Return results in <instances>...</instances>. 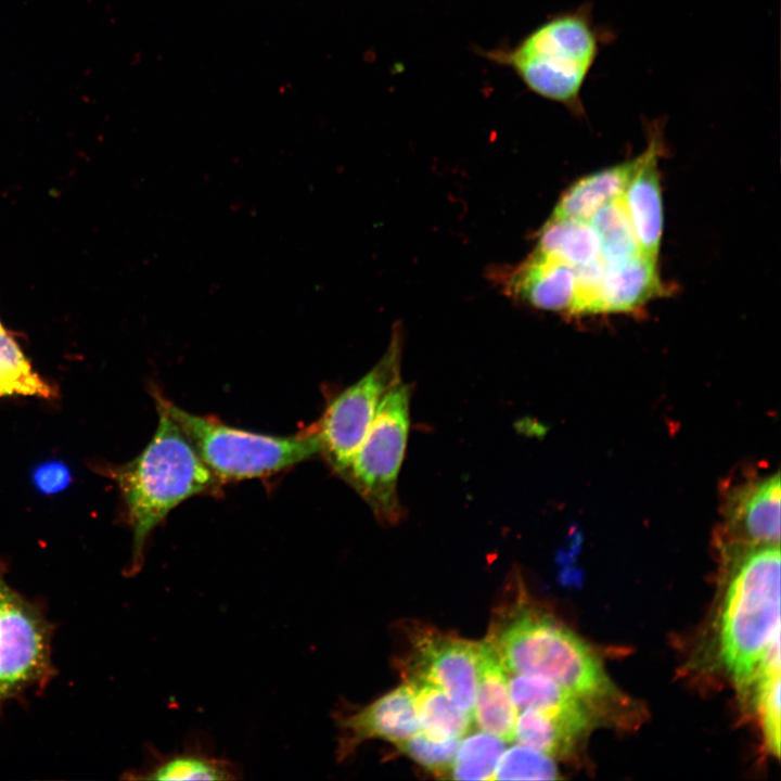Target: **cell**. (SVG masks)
Wrapping results in <instances>:
<instances>
[{"instance_id":"7a4b0ae2","label":"cell","mask_w":781,"mask_h":781,"mask_svg":"<svg viewBox=\"0 0 781 781\" xmlns=\"http://www.w3.org/2000/svg\"><path fill=\"white\" fill-rule=\"evenodd\" d=\"M485 640L510 674L547 678L587 701L615 694L589 645L522 598L494 617Z\"/></svg>"},{"instance_id":"e0dca14e","label":"cell","mask_w":781,"mask_h":781,"mask_svg":"<svg viewBox=\"0 0 781 781\" xmlns=\"http://www.w3.org/2000/svg\"><path fill=\"white\" fill-rule=\"evenodd\" d=\"M141 780H234L241 778L239 768L230 760L216 756L199 739L183 748L162 754L153 751L150 764L135 772Z\"/></svg>"},{"instance_id":"9a60e30c","label":"cell","mask_w":781,"mask_h":781,"mask_svg":"<svg viewBox=\"0 0 781 781\" xmlns=\"http://www.w3.org/2000/svg\"><path fill=\"white\" fill-rule=\"evenodd\" d=\"M657 258L641 252L615 263H604L601 312H629L662 294Z\"/></svg>"},{"instance_id":"5b68a950","label":"cell","mask_w":781,"mask_h":781,"mask_svg":"<svg viewBox=\"0 0 781 781\" xmlns=\"http://www.w3.org/2000/svg\"><path fill=\"white\" fill-rule=\"evenodd\" d=\"M154 397L176 421L217 479L271 475L320 453L313 428L292 436L265 435L190 413L157 392Z\"/></svg>"},{"instance_id":"44dd1931","label":"cell","mask_w":781,"mask_h":781,"mask_svg":"<svg viewBox=\"0 0 781 781\" xmlns=\"http://www.w3.org/2000/svg\"><path fill=\"white\" fill-rule=\"evenodd\" d=\"M780 637L765 652L750 687H754L756 710L766 747L780 754ZM748 687V688H750Z\"/></svg>"},{"instance_id":"4316f807","label":"cell","mask_w":781,"mask_h":781,"mask_svg":"<svg viewBox=\"0 0 781 781\" xmlns=\"http://www.w3.org/2000/svg\"><path fill=\"white\" fill-rule=\"evenodd\" d=\"M461 738L440 740L418 731L395 744L398 750L434 773L449 772Z\"/></svg>"},{"instance_id":"3957f363","label":"cell","mask_w":781,"mask_h":781,"mask_svg":"<svg viewBox=\"0 0 781 781\" xmlns=\"http://www.w3.org/2000/svg\"><path fill=\"white\" fill-rule=\"evenodd\" d=\"M780 545H735L718 624L721 662L748 689L770 644L780 637Z\"/></svg>"},{"instance_id":"6da1fadb","label":"cell","mask_w":781,"mask_h":781,"mask_svg":"<svg viewBox=\"0 0 781 781\" xmlns=\"http://www.w3.org/2000/svg\"><path fill=\"white\" fill-rule=\"evenodd\" d=\"M156 408L158 424L150 443L112 474L121 490L132 532L129 575L140 571L146 541L167 514L188 498L210 491L218 481L158 401Z\"/></svg>"},{"instance_id":"d4e9b609","label":"cell","mask_w":781,"mask_h":781,"mask_svg":"<svg viewBox=\"0 0 781 781\" xmlns=\"http://www.w3.org/2000/svg\"><path fill=\"white\" fill-rule=\"evenodd\" d=\"M505 751L504 741L481 731L461 740L450 769L457 780H492L500 757Z\"/></svg>"},{"instance_id":"8992f818","label":"cell","mask_w":781,"mask_h":781,"mask_svg":"<svg viewBox=\"0 0 781 781\" xmlns=\"http://www.w3.org/2000/svg\"><path fill=\"white\" fill-rule=\"evenodd\" d=\"M410 389L396 384L383 397L375 418L344 477L382 522L401 514L397 479L409 434Z\"/></svg>"},{"instance_id":"7c38bea8","label":"cell","mask_w":781,"mask_h":781,"mask_svg":"<svg viewBox=\"0 0 781 781\" xmlns=\"http://www.w3.org/2000/svg\"><path fill=\"white\" fill-rule=\"evenodd\" d=\"M503 281L505 292L535 308L572 312L575 292V267L547 254L534 251L509 270Z\"/></svg>"},{"instance_id":"603a6c76","label":"cell","mask_w":781,"mask_h":781,"mask_svg":"<svg viewBox=\"0 0 781 781\" xmlns=\"http://www.w3.org/2000/svg\"><path fill=\"white\" fill-rule=\"evenodd\" d=\"M35 396L51 399L55 389L31 367L5 329L0 331V397Z\"/></svg>"},{"instance_id":"484cf974","label":"cell","mask_w":781,"mask_h":781,"mask_svg":"<svg viewBox=\"0 0 781 781\" xmlns=\"http://www.w3.org/2000/svg\"><path fill=\"white\" fill-rule=\"evenodd\" d=\"M559 770L554 758L530 746L518 744L503 752L492 780H554Z\"/></svg>"},{"instance_id":"f1b7e54d","label":"cell","mask_w":781,"mask_h":781,"mask_svg":"<svg viewBox=\"0 0 781 781\" xmlns=\"http://www.w3.org/2000/svg\"><path fill=\"white\" fill-rule=\"evenodd\" d=\"M71 474L67 466L60 462H47L38 466L33 475L35 486L43 494H54L65 488Z\"/></svg>"},{"instance_id":"ffe728a7","label":"cell","mask_w":781,"mask_h":781,"mask_svg":"<svg viewBox=\"0 0 781 781\" xmlns=\"http://www.w3.org/2000/svg\"><path fill=\"white\" fill-rule=\"evenodd\" d=\"M414 694L420 730L440 740L462 738L473 721L439 688L421 680L408 679Z\"/></svg>"},{"instance_id":"30bf717a","label":"cell","mask_w":781,"mask_h":781,"mask_svg":"<svg viewBox=\"0 0 781 781\" xmlns=\"http://www.w3.org/2000/svg\"><path fill=\"white\" fill-rule=\"evenodd\" d=\"M340 727L338 758L349 756L369 739H384L394 744L420 730L414 694L406 682L364 708L337 718Z\"/></svg>"},{"instance_id":"cb8c5ba5","label":"cell","mask_w":781,"mask_h":781,"mask_svg":"<svg viewBox=\"0 0 781 781\" xmlns=\"http://www.w3.org/2000/svg\"><path fill=\"white\" fill-rule=\"evenodd\" d=\"M594 230L604 263H615L640 252L629 215L620 197L602 206L588 221Z\"/></svg>"},{"instance_id":"ba28073f","label":"cell","mask_w":781,"mask_h":781,"mask_svg":"<svg viewBox=\"0 0 781 781\" xmlns=\"http://www.w3.org/2000/svg\"><path fill=\"white\" fill-rule=\"evenodd\" d=\"M51 639L41 611L12 589L0 569V708L51 679Z\"/></svg>"},{"instance_id":"52a82bcc","label":"cell","mask_w":781,"mask_h":781,"mask_svg":"<svg viewBox=\"0 0 781 781\" xmlns=\"http://www.w3.org/2000/svg\"><path fill=\"white\" fill-rule=\"evenodd\" d=\"M401 330L393 331L380 361L360 380L331 400L312 428L320 453L342 476L364 439L386 393L400 382Z\"/></svg>"},{"instance_id":"8fae6325","label":"cell","mask_w":781,"mask_h":781,"mask_svg":"<svg viewBox=\"0 0 781 781\" xmlns=\"http://www.w3.org/2000/svg\"><path fill=\"white\" fill-rule=\"evenodd\" d=\"M649 144L620 199L632 223L641 253L657 258L663 233V202L657 159L663 149L658 128L650 132Z\"/></svg>"},{"instance_id":"4fadbf2b","label":"cell","mask_w":781,"mask_h":781,"mask_svg":"<svg viewBox=\"0 0 781 781\" xmlns=\"http://www.w3.org/2000/svg\"><path fill=\"white\" fill-rule=\"evenodd\" d=\"M779 474L739 488L726 513L728 533L737 545H780Z\"/></svg>"},{"instance_id":"5bb4252c","label":"cell","mask_w":781,"mask_h":781,"mask_svg":"<svg viewBox=\"0 0 781 781\" xmlns=\"http://www.w3.org/2000/svg\"><path fill=\"white\" fill-rule=\"evenodd\" d=\"M508 678L509 674L492 646L486 640L478 642L473 720L482 731L512 742L517 710Z\"/></svg>"},{"instance_id":"f546056e","label":"cell","mask_w":781,"mask_h":781,"mask_svg":"<svg viewBox=\"0 0 781 781\" xmlns=\"http://www.w3.org/2000/svg\"><path fill=\"white\" fill-rule=\"evenodd\" d=\"M3 329H4V327L2 325V323H1V321H0V331L3 330Z\"/></svg>"},{"instance_id":"9c48e42d","label":"cell","mask_w":781,"mask_h":781,"mask_svg":"<svg viewBox=\"0 0 781 781\" xmlns=\"http://www.w3.org/2000/svg\"><path fill=\"white\" fill-rule=\"evenodd\" d=\"M409 633L410 648L405 661L407 680H421L439 688L472 715L478 642L423 626L414 627Z\"/></svg>"},{"instance_id":"7402d4cb","label":"cell","mask_w":781,"mask_h":781,"mask_svg":"<svg viewBox=\"0 0 781 781\" xmlns=\"http://www.w3.org/2000/svg\"><path fill=\"white\" fill-rule=\"evenodd\" d=\"M509 674V690L516 710L534 708L547 713L590 714L587 700L547 678Z\"/></svg>"},{"instance_id":"d6986e66","label":"cell","mask_w":781,"mask_h":781,"mask_svg":"<svg viewBox=\"0 0 781 781\" xmlns=\"http://www.w3.org/2000/svg\"><path fill=\"white\" fill-rule=\"evenodd\" d=\"M535 251L575 268L600 257L599 240L589 222L552 216L539 230Z\"/></svg>"},{"instance_id":"2e32d148","label":"cell","mask_w":781,"mask_h":781,"mask_svg":"<svg viewBox=\"0 0 781 781\" xmlns=\"http://www.w3.org/2000/svg\"><path fill=\"white\" fill-rule=\"evenodd\" d=\"M640 158L639 155L575 181L563 192L551 216L588 222L602 206L622 196Z\"/></svg>"},{"instance_id":"83f0119b","label":"cell","mask_w":781,"mask_h":781,"mask_svg":"<svg viewBox=\"0 0 781 781\" xmlns=\"http://www.w3.org/2000/svg\"><path fill=\"white\" fill-rule=\"evenodd\" d=\"M576 292L572 315L599 313L604 261L601 256L575 268Z\"/></svg>"},{"instance_id":"277c9868","label":"cell","mask_w":781,"mask_h":781,"mask_svg":"<svg viewBox=\"0 0 781 781\" xmlns=\"http://www.w3.org/2000/svg\"><path fill=\"white\" fill-rule=\"evenodd\" d=\"M609 36L585 3L535 29L510 61L534 92L580 116L582 88Z\"/></svg>"},{"instance_id":"ac0fdd59","label":"cell","mask_w":781,"mask_h":781,"mask_svg":"<svg viewBox=\"0 0 781 781\" xmlns=\"http://www.w3.org/2000/svg\"><path fill=\"white\" fill-rule=\"evenodd\" d=\"M591 722V714L564 715L525 708L517 710L514 741L554 758L569 754Z\"/></svg>"}]
</instances>
